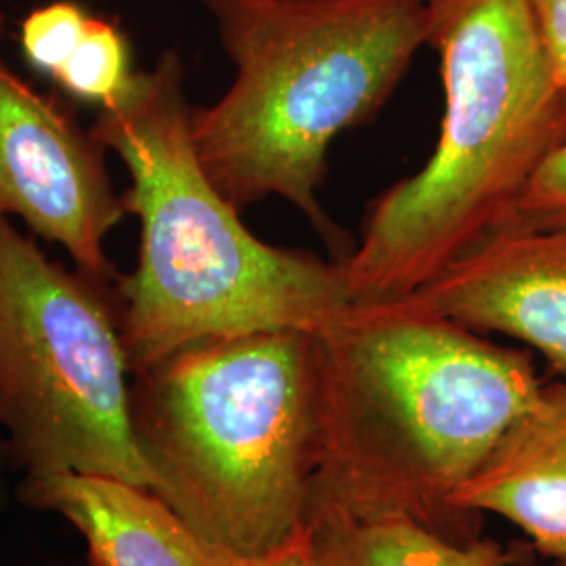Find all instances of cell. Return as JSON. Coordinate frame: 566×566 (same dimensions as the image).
Returning <instances> with one entry per match:
<instances>
[{
	"mask_svg": "<svg viewBox=\"0 0 566 566\" xmlns=\"http://www.w3.org/2000/svg\"><path fill=\"white\" fill-rule=\"evenodd\" d=\"M556 76L566 86V0H531Z\"/></svg>",
	"mask_w": 566,
	"mask_h": 566,
	"instance_id": "9a60e30c",
	"label": "cell"
},
{
	"mask_svg": "<svg viewBox=\"0 0 566 566\" xmlns=\"http://www.w3.org/2000/svg\"><path fill=\"white\" fill-rule=\"evenodd\" d=\"M2 25H4V18H2V11H0V32H2Z\"/></svg>",
	"mask_w": 566,
	"mask_h": 566,
	"instance_id": "ac0fdd59",
	"label": "cell"
},
{
	"mask_svg": "<svg viewBox=\"0 0 566 566\" xmlns=\"http://www.w3.org/2000/svg\"><path fill=\"white\" fill-rule=\"evenodd\" d=\"M88 18L72 0L51 2L32 11L21 23L23 57L36 72L55 78L81 44Z\"/></svg>",
	"mask_w": 566,
	"mask_h": 566,
	"instance_id": "4fadbf2b",
	"label": "cell"
},
{
	"mask_svg": "<svg viewBox=\"0 0 566 566\" xmlns=\"http://www.w3.org/2000/svg\"><path fill=\"white\" fill-rule=\"evenodd\" d=\"M120 304L0 217V430L25 470L151 491L130 422Z\"/></svg>",
	"mask_w": 566,
	"mask_h": 566,
	"instance_id": "8992f818",
	"label": "cell"
},
{
	"mask_svg": "<svg viewBox=\"0 0 566 566\" xmlns=\"http://www.w3.org/2000/svg\"><path fill=\"white\" fill-rule=\"evenodd\" d=\"M537 350L566 382V231L506 227L390 301Z\"/></svg>",
	"mask_w": 566,
	"mask_h": 566,
	"instance_id": "ba28073f",
	"label": "cell"
},
{
	"mask_svg": "<svg viewBox=\"0 0 566 566\" xmlns=\"http://www.w3.org/2000/svg\"><path fill=\"white\" fill-rule=\"evenodd\" d=\"M554 566H566V558H560V560H556V565Z\"/></svg>",
	"mask_w": 566,
	"mask_h": 566,
	"instance_id": "e0dca14e",
	"label": "cell"
},
{
	"mask_svg": "<svg viewBox=\"0 0 566 566\" xmlns=\"http://www.w3.org/2000/svg\"><path fill=\"white\" fill-rule=\"evenodd\" d=\"M135 76L130 44L112 21L88 18L84 36L53 81L81 99L105 107L116 102Z\"/></svg>",
	"mask_w": 566,
	"mask_h": 566,
	"instance_id": "7c38bea8",
	"label": "cell"
},
{
	"mask_svg": "<svg viewBox=\"0 0 566 566\" xmlns=\"http://www.w3.org/2000/svg\"><path fill=\"white\" fill-rule=\"evenodd\" d=\"M319 334L185 346L133 374L130 422L151 491L245 563L308 528L319 458Z\"/></svg>",
	"mask_w": 566,
	"mask_h": 566,
	"instance_id": "5b68a950",
	"label": "cell"
},
{
	"mask_svg": "<svg viewBox=\"0 0 566 566\" xmlns=\"http://www.w3.org/2000/svg\"><path fill=\"white\" fill-rule=\"evenodd\" d=\"M453 506L479 518L502 516L539 554L566 558V382H544Z\"/></svg>",
	"mask_w": 566,
	"mask_h": 566,
	"instance_id": "30bf717a",
	"label": "cell"
},
{
	"mask_svg": "<svg viewBox=\"0 0 566 566\" xmlns=\"http://www.w3.org/2000/svg\"><path fill=\"white\" fill-rule=\"evenodd\" d=\"M235 67L210 107L191 109L208 177L243 212L294 203L334 261L355 245L317 198L327 151L371 120L428 44L426 0H202Z\"/></svg>",
	"mask_w": 566,
	"mask_h": 566,
	"instance_id": "277c9868",
	"label": "cell"
},
{
	"mask_svg": "<svg viewBox=\"0 0 566 566\" xmlns=\"http://www.w3.org/2000/svg\"><path fill=\"white\" fill-rule=\"evenodd\" d=\"M93 130L0 65V217L61 245L81 273L109 282L105 238L126 206Z\"/></svg>",
	"mask_w": 566,
	"mask_h": 566,
	"instance_id": "52a82bcc",
	"label": "cell"
},
{
	"mask_svg": "<svg viewBox=\"0 0 566 566\" xmlns=\"http://www.w3.org/2000/svg\"><path fill=\"white\" fill-rule=\"evenodd\" d=\"M308 537L313 566H516L495 539L460 544L407 518H319Z\"/></svg>",
	"mask_w": 566,
	"mask_h": 566,
	"instance_id": "8fae6325",
	"label": "cell"
},
{
	"mask_svg": "<svg viewBox=\"0 0 566 566\" xmlns=\"http://www.w3.org/2000/svg\"><path fill=\"white\" fill-rule=\"evenodd\" d=\"M506 227L566 231V139L537 168Z\"/></svg>",
	"mask_w": 566,
	"mask_h": 566,
	"instance_id": "5bb4252c",
	"label": "cell"
},
{
	"mask_svg": "<svg viewBox=\"0 0 566 566\" xmlns=\"http://www.w3.org/2000/svg\"><path fill=\"white\" fill-rule=\"evenodd\" d=\"M191 109L181 57L166 51L91 128L126 166L122 200L142 224L137 266L116 290L130 374L203 340L325 334L355 306L344 263L271 245L242 223L198 158Z\"/></svg>",
	"mask_w": 566,
	"mask_h": 566,
	"instance_id": "7a4b0ae2",
	"label": "cell"
},
{
	"mask_svg": "<svg viewBox=\"0 0 566 566\" xmlns=\"http://www.w3.org/2000/svg\"><path fill=\"white\" fill-rule=\"evenodd\" d=\"M21 500L81 533L91 566H252L203 539L143 486L76 472L25 474Z\"/></svg>",
	"mask_w": 566,
	"mask_h": 566,
	"instance_id": "9c48e42d",
	"label": "cell"
},
{
	"mask_svg": "<svg viewBox=\"0 0 566 566\" xmlns=\"http://www.w3.org/2000/svg\"><path fill=\"white\" fill-rule=\"evenodd\" d=\"M319 458L308 525L407 518L447 539L481 537L453 497L544 380L526 348L395 303L355 304L319 334Z\"/></svg>",
	"mask_w": 566,
	"mask_h": 566,
	"instance_id": "6da1fadb",
	"label": "cell"
},
{
	"mask_svg": "<svg viewBox=\"0 0 566 566\" xmlns=\"http://www.w3.org/2000/svg\"><path fill=\"white\" fill-rule=\"evenodd\" d=\"M252 566H313L308 528L304 531L303 535H298L292 544H287L280 552L266 556L263 560L252 563Z\"/></svg>",
	"mask_w": 566,
	"mask_h": 566,
	"instance_id": "2e32d148",
	"label": "cell"
},
{
	"mask_svg": "<svg viewBox=\"0 0 566 566\" xmlns=\"http://www.w3.org/2000/svg\"><path fill=\"white\" fill-rule=\"evenodd\" d=\"M446 116L434 154L376 198L344 261L355 304L420 290L504 229L526 185L566 139L558 81L531 0H426Z\"/></svg>",
	"mask_w": 566,
	"mask_h": 566,
	"instance_id": "3957f363",
	"label": "cell"
}]
</instances>
